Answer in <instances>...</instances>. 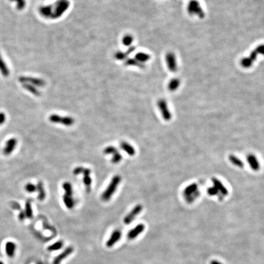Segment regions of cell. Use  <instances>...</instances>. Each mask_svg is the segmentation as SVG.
I'll return each instance as SVG.
<instances>
[{
  "instance_id": "obj_1",
  "label": "cell",
  "mask_w": 264,
  "mask_h": 264,
  "mask_svg": "<svg viewBox=\"0 0 264 264\" xmlns=\"http://www.w3.org/2000/svg\"><path fill=\"white\" fill-rule=\"evenodd\" d=\"M121 179V177L119 175H116L112 178L109 184L106 188L104 192L102 194L101 199L102 201L106 202L111 198L113 195L116 192L119 185L120 184Z\"/></svg>"
},
{
  "instance_id": "obj_2",
  "label": "cell",
  "mask_w": 264,
  "mask_h": 264,
  "mask_svg": "<svg viewBox=\"0 0 264 264\" xmlns=\"http://www.w3.org/2000/svg\"><path fill=\"white\" fill-rule=\"evenodd\" d=\"M183 194L188 203L193 202L194 200L197 197V196H195V194L199 195L197 184L196 183H192L188 185L184 188Z\"/></svg>"
},
{
  "instance_id": "obj_3",
  "label": "cell",
  "mask_w": 264,
  "mask_h": 264,
  "mask_svg": "<svg viewBox=\"0 0 264 264\" xmlns=\"http://www.w3.org/2000/svg\"><path fill=\"white\" fill-rule=\"evenodd\" d=\"M157 105L163 119L165 121H171L173 118V115L169 109L166 101L164 99H160L157 102Z\"/></svg>"
},
{
  "instance_id": "obj_4",
  "label": "cell",
  "mask_w": 264,
  "mask_h": 264,
  "mask_svg": "<svg viewBox=\"0 0 264 264\" xmlns=\"http://www.w3.org/2000/svg\"><path fill=\"white\" fill-rule=\"evenodd\" d=\"M188 12L190 15L196 14L200 18H204L205 15L199 3L196 0H192L188 6Z\"/></svg>"
},
{
  "instance_id": "obj_5",
  "label": "cell",
  "mask_w": 264,
  "mask_h": 264,
  "mask_svg": "<svg viewBox=\"0 0 264 264\" xmlns=\"http://www.w3.org/2000/svg\"><path fill=\"white\" fill-rule=\"evenodd\" d=\"M142 209L143 207L141 204L136 205L134 208L124 217L123 223L125 225L130 224L133 221L135 218L141 213Z\"/></svg>"
},
{
  "instance_id": "obj_6",
  "label": "cell",
  "mask_w": 264,
  "mask_h": 264,
  "mask_svg": "<svg viewBox=\"0 0 264 264\" xmlns=\"http://www.w3.org/2000/svg\"><path fill=\"white\" fill-rule=\"evenodd\" d=\"M247 161L251 169L254 171H258L261 168V164L257 157L253 154H249L247 155Z\"/></svg>"
},
{
  "instance_id": "obj_7",
  "label": "cell",
  "mask_w": 264,
  "mask_h": 264,
  "mask_svg": "<svg viewBox=\"0 0 264 264\" xmlns=\"http://www.w3.org/2000/svg\"><path fill=\"white\" fill-rule=\"evenodd\" d=\"M211 182L213 186L216 188L218 192L221 193L223 196H227L229 194L228 189L220 180L216 177H213L211 178Z\"/></svg>"
},
{
  "instance_id": "obj_8",
  "label": "cell",
  "mask_w": 264,
  "mask_h": 264,
  "mask_svg": "<svg viewBox=\"0 0 264 264\" xmlns=\"http://www.w3.org/2000/svg\"><path fill=\"white\" fill-rule=\"evenodd\" d=\"M145 229V226L144 224H138L134 228L131 229L127 234V237L129 240H134L138 237L141 233L144 232Z\"/></svg>"
},
{
  "instance_id": "obj_9",
  "label": "cell",
  "mask_w": 264,
  "mask_h": 264,
  "mask_svg": "<svg viewBox=\"0 0 264 264\" xmlns=\"http://www.w3.org/2000/svg\"><path fill=\"white\" fill-rule=\"evenodd\" d=\"M17 144V140L15 138H12L7 140L3 149V154L5 155H9L12 153Z\"/></svg>"
},
{
  "instance_id": "obj_10",
  "label": "cell",
  "mask_w": 264,
  "mask_h": 264,
  "mask_svg": "<svg viewBox=\"0 0 264 264\" xmlns=\"http://www.w3.org/2000/svg\"><path fill=\"white\" fill-rule=\"evenodd\" d=\"M122 236V233L119 230H115L113 231L109 237V239L106 243V246L108 248H111L113 247L119 241Z\"/></svg>"
},
{
  "instance_id": "obj_11",
  "label": "cell",
  "mask_w": 264,
  "mask_h": 264,
  "mask_svg": "<svg viewBox=\"0 0 264 264\" xmlns=\"http://www.w3.org/2000/svg\"><path fill=\"white\" fill-rule=\"evenodd\" d=\"M74 249L72 247L66 248L62 252H61L58 256H57L53 260V264H61V262L69 256L73 252Z\"/></svg>"
},
{
  "instance_id": "obj_12",
  "label": "cell",
  "mask_w": 264,
  "mask_h": 264,
  "mask_svg": "<svg viewBox=\"0 0 264 264\" xmlns=\"http://www.w3.org/2000/svg\"><path fill=\"white\" fill-rule=\"evenodd\" d=\"M166 61L167 63V65L169 71L173 72H175L177 71V62L176 56L174 53L171 52L167 53L166 55Z\"/></svg>"
},
{
  "instance_id": "obj_13",
  "label": "cell",
  "mask_w": 264,
  "mask_h": 264,
  "mask_svg": "<svg viewBox=\"0 0 264 264\" xmlns=\"http://www.w3.org/2000/svg\"><path fill=\"white\" fill-rule=\"evenodd\" d=\"M121 148L125 151L128 155L130 156H134L136 154L135 149L133 147V146H132L130 144L126 141H122L120 144Z\"/></svg>"
},
{
  "instance_id": "obj_14",
  "label": "cell",
  "mask_w": 264,
  "mask_h": 264,
  "mask_svg": "<svg viewBox=\"0 0 264 264\" xmlns=\"http://www.w3.org/2000/svg\"><path fill=\"white\" fill-rule=\"evenodd\" d=\"M82 174H83V182L86 187V190L88 192H90V185L92 183V179L90 177V170L88 168H85L83 171Z\"/></svg>"
},
{
  "instance_id": "obj_15",
  "label": "cell",
  "mask_w": 264,
  "mask_h": 264,
  "mask_svg": "<svg viewBox=\"0 0 264 264\" xmlns=\"http://www.w3.org/2000/svg\"><path fill=\"white\" fill-rule=\"evenodd\" d=\"M228 159L229 161L235 166L239 168H244V163L243 161V160L242 159L239 158L237 156L234 155V154H230L228 156Z\"/></svg>"
},
{
  "instance_id": "obj_16",
  "label": "cell",
  "mask_w": 264,
  "mask_h": 264,
  "mask_svg": "<svg viewBox=\"0 0 264 264\" xmlns=\"http://www.w3.org/2000/svg\"><path fill=\"white\" fill-rule=\"evenodd\" d=\"M72 195L73 194L65 193L63 195V202L66 207L69 209H72L75 206V201Z\"/></svg>"
},
{
  "instance_id": "obj_17",
  "label": "cell",
  "mask_w": 264,
  "mask_h": 264,
  "mask_svg": "<svg viewBox=\"0 0 264 264\" xmlns=\"http://www.w3.org/2000/svg\"><path fill=\"white\" fill-rule=\"evenodd\" d=\"M16 244L12 242H8L6 244V252L9 257H13L16 251Z\"/></svg>"
},
{
  "instance_id": "obj_18",
  "label": "cell",
  "mask_w": 264,
  "mask_h": 264,
  "mask_svg": "<svg viewBox=\"0 0 264 264\" xmlns=\"http://www.w3.org/2000/svg\"><path fill=\"white\" fill-rule=\"evenodd\" d=\"M37 191L38 192L37 198L40 201H44L46 197V193L44 187L43 183L42 182H39L36 185Z\"/></svg>"
},
{
  "instance_id": "obj_19",
  "label": "cell",
  "mask_w": 264,
  "mask_h": 264,
  "mask_svg": "<svg viewBox=\"0 0 264 264\" xmlns=\"http://www.w3.org/2000/svg\"><path fill=\"white\" fill-rule=\"evenodd\" d=\"M0 72L4 76H7L9 75V70L4 61L1 55L0 54Z\"/></svg>"
},
{
  "instance_id": "obj_20",
  "label": "cell",
  "mask_w": 264,
  "mask_h": 264,
  "mask_svg": "<svg viewBox=\"0 0 264 264\" xmlns=\"http://www.w3.org/2000/svg\"><path fill=\"white\" fill-rule=\"evenodd\" d=\"M180 86V80L177 78L172 79L168 84V89L170 91H174Z\"/></svg>"
},
{
  "instance_id": "obj_21",
  "label": "cell",
  "mask_w": 264,
  "mask_h": 264,
  "mask_svg": "<svg viewBox=\"0 0 264 264\" xmlns=\"http://www.w3.org/2000/svg\"><path fill=\"white\" fill-rule=\"evenodd\" d=\"M25 213L26 217L31 219L33 217V209L31 207V203L30 200H27L25 204Z\"/></svg>"
},
{
  "instance_id": "obj_22",
  "label": "cell",
  "mask_w": 264,
  "mask_h": 264,
  "mask_svg": "<svg viewBox=\"0 0 264 264\" xmlns=\"http://www.w3.org/2000/svg\"><path fill=\"white\" fill-rule=\"evenodd\" d=\"M74 123H75V120L72 117H70V116L61 117L60 123H61V124H63L65 126H67V127L72 126V125L74 124Z\"/></svg>"
},
{
  "instance_id": "obj_23",
  "label": "cell",
  "mask_w": 264,
  "mask_h": 264,
  "mask_svg": "<svg viewBox=\"0 0 264 264\" xmlns=\"http://www.w3.org/2000/svg\"><path fill=\"white\" fill-rule=\"evenodd\" d=\"M64 246V243L62 241H58L47 248L48 251H56L61 249Z\"/></svg>"
},
{
  "instance_id": "obj_24",
  "label": "cell",
  "mask_w": 264,
  "mask_h": 264,
  "mask_svg": "<svg viewBox=\"0 0 264 264\" xmlns=\"http://www.w3.org/2000/svg\"><path fill=\"white\" fill-rule=\"evenodd\" d=\"M150 56L145 53H138L136 55V58L138 61L144 63L148 61L150 59Z\"/></svg>"
},
{
  "instance_id": "obj_25",
  "label": "cell",
  "mask_w": 264,
  "mask_h": 264,
  "mask_svg": "<svg viewBox=\"0 0 264 264\" xmlns=\"http://www.w3.org/2000/svg\"><path fill=\"white\" fill-rule=\"evenodd\" d=\"M123 160V156L118 151L115 154H113V157L111 159V162L113 164H118L120 163Z\"/></svg>"
},
{
  "instance_id": "obj_26",
  "label": "cell",
  "mask_w": 264,
  "mask_h": 264,
  "mask_svg": "<svg viewBox=\"0 0 264 264\" xmlns=\"http://www.w3.org/2000/svg\"><path fill=\"white\" fill-rule=\"evenodd\" d=\"M63 188L64 190L65 191V193L70 194H73V189H72V186L70 182H66L63 184Z\"/></svg>"
},
{
  "instance_id": "obj_27",
  "label": "cell",
  "mask_w": 264,
  "mask_h": 264,
  "mask_svg": "<svg viewBox=\"0 0 264 264\" xmlns=\"http://www.w3.org/2000/svg\"><path fill=\"white\" fill-rule=\"evenodd\" d=\"M118 151V149L115 147L112 146H108V147H106L104 151V152L105 154H106V155H110V154L113 155L114 154H115Z\"/></svg>"
},
{
  "instance_id": "obj_28",
  "label": "cell",
  "mask_w": 264,
  "mask_h": 264,
  "mask_svg": "<svg viewBox=\"0 0 264 264\" xmlns=\"http://www.w3.org/2000/svg\"><path fill=\"white\" fill-rule=\"evenodd\" d=\"M26 191L28 193H34L37 191V188H36V185L31 183H28L25 185V187Z\"/></svg>"
},
{
  "instance_id": "obj_29",
  "label": "cell",
  "mask_w": 264,
  "mask_h": 264,
  "mask_svg": "<svg viewBox=\"0 0 264 264\" xmlns=\"http://www.w3.org/2000/svg\"><path fill=\"white\" fill-rule=\"evenodd\" d=\"M61 117L62 116H61L59 115H58V114H52L49 117V121L52 123H60L61 119Z\"/></svg>"
},
{
  "instance_id": "obj_30",
  "label": "cell",
  "mask_w": 264,
  "mask_h": 264,
  "mask_svg": "<svg viewBox=\"0 0 264 264\" xmlns=\"http://www.w3.org/2000/svg\"><path fill=\"white\" fill-rule=\"evenodd\" d=\"M252 62L251 61V59L249 58H243L242 61H241V65L245 67V68H248L250 67L252 64Z\"/></svg>"
},
{
  "instance_id": "obj_31",
  "label": "cell",
  "mask_w": 264,
  "mask_h": 264,
  "mask_svg": "<svg viewBox=\"0 0 264 264\" xmlns=\"http://www.w3.org/2000/svg\"><path fill=\"white\" fill-rule=\"evenodd\" d=\"M127 63H128V65L137 66L140 67L141 68H143L144 67V66L142 64V63H141L139 61H138L137 60H135V59H130V60L127 61Z\"/></svg>"
},
{
  "instance_id": "obj_32",
  "label": "cell",
  "mask_w": 264,
  "mask_h": 264,
  "mask_svg": "<svg viewBox=\"0 0 264 264\" xmlns=\"http://www.w3.org/2000/svg\"><path fill=\"white\" fill-rule=\"evenodd\" d=\"M219 192H218V191L216 189V188L215 187H214L213 186V187H209V188H208V189H207V193L209 194L210 196H216V195H217L218 193Z\"/></svg>"
},
{
  "instance_id": "obj_33",
  "label": "cell",
  "mask_w": 264,
  "mask_h": 264,
  "mask_svg": "<svg viewBox=\"0 0 264 264\" xmlns=\"http://www.w3.org/2000/svg\"><path fill=\"white\" fill-rule=\"evenodd\" d=\"M133 42V37L131 35H126L123 38V42L124 45H129Z\"/></svg>"
},
{
  "instance_id": "obj_34",
  "label": "cell",
  "mask_w": 264,
  "mask_h": 264,
  "mask_svg": "<svg viewBox=\"0 0 264 264\" xmlns=\"http://www.w3.org/2000/svg\"><path fill=\"white\" fill-rule=\"evenodd\" d=\"M83 169H84V168L83 167H82V166H78V167H76V168H75L74 169V170L73 171V174L75 176H77V175L81 174H82Z\"/></svg>"
},
{
  "instance_id": "obj_35",
  "label": "cell",
  "mask_w": 264,
  "mask_h": 264,
  "mask_svg": "<svg viewBox=\"0 0 264 264\" xmlns=\"http://www.w3.org/2000/svg\"><path fill=\"white\" fill-rule=\"evenodd\" d=\"M11 1H16L17 3V8L18 9H22L25 6V0H11Z\"/></svg>"
},
{
  "instance_id": "obj_36",
  "label": "cell",
  "mask_w": 264,
  "mask_h": 264,
  "mask_svg": "<svg viewBox=\"0 0 264 264\" xmlns=\"http://www.w3.org/2000/svg\"><path fill=\"white\" fill-rule=\"evenodd\" d=\"M11 206L13 209H16V210H20V209H21L20 205L18 202H11Z\"/></svg>"
},
{
  "instance_id": "obj_37",
  "label": "cell",
  "mask_w": 264,
  "mask_h": 264,
  "mask_svg": "<svg viewBox=\"0 0 264 264\" xmlns=\"http://www.w3.org/2000/svg\"><path fill=\"white\" fill-rule=\"evenodd\" d=\"M6 119V114L2 112L0 113V125L5 123Z\"/></svg>"
},
{
  "instance_id": "obj_38",
  "label": "cell",
  "mask_w": 264,
  "mask_h": 264,
  "mask_svg": "<svg viewBox=\"0 0 264 264\" xmlns=\"http://www.w3.org/2000/svg\"><path fill=\"white\" fill-rule=\"evenodd\" d=\"M25 217H26V215H25V211H20V213H19V215H18V219L20 220V221H24V220L25 219Z\"/></svg>"
},
{
  "instance_id": "obj_39",
  "label": "cell",
  "mask_w": 264,
  "mask_h": 264,
  "mask_svg": "<svg viewBox=\"0 0 264 264\" xmlns=\"http://www.w3.org/2000/svg\"><path fill=\"white\" fill-rule=\"evenodd\" d=\"M211 264H223L221 262H219V261H216V260H213V261H211Z\"/></svg>"
},
{
  "instance_id": "obj_40",
  "label": "cell",
  "mask_w": 264,
  "mask_h": 264,
  "mask_svg": "<svg viewBox=\"0 0 264 264\" xmlns=\"http://www.w3.org/2000/svg\"><path fill=\"white\" fill-rule=\"evenodd\" d=\"M0 264H4L2 261H0Z\"/></svg>"
}]
</instances>
